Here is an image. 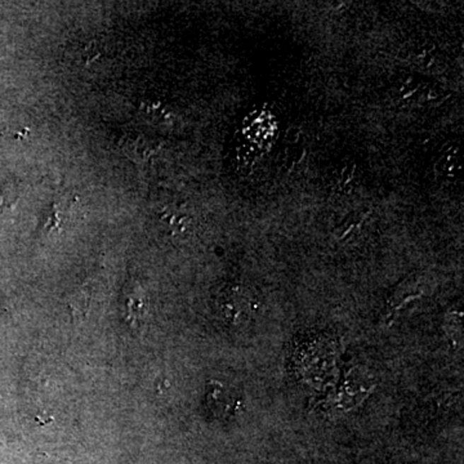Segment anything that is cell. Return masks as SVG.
Listing matches in <instances>:
<instances>
[{"instance_id":"6da1fadb","label":"cell","mask_w":464,"mask_h":464,"mask_svg":"<svg viewBox=\"0 0 464 464\" xmlns=\"http://www.w3.org/2000/svg\"><path fill=\"white\" fill-rule=\"evenodd\" d=\"M245 297H236V294L227 297L222 303V312L227 320L231 323H241L252 316L253 307Z\"/></svg>"},{"instance_id":"7a4b0ae2","label":"cell","mask_w":464,"mask_h":464,"mask_svg":"<svg viewBox=\"0 0 464 464\" xmlns=\"http://www.w3.org/2000/svg\"><path fill=\"white\" fill-rule=\"evenodd\" d=\"M69 307H70L73 319H83L87 315L88 308H89V294L86 293V290L80 291L76 296H74Z\"/></svg>"}]
</instances>
